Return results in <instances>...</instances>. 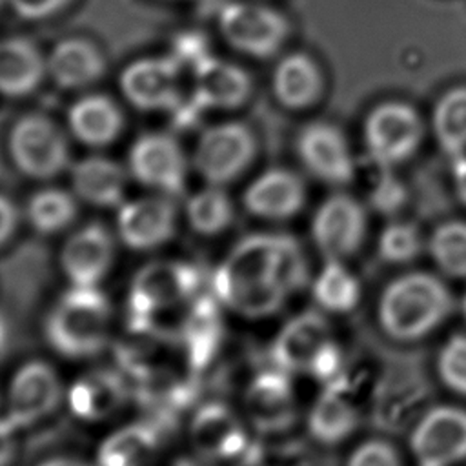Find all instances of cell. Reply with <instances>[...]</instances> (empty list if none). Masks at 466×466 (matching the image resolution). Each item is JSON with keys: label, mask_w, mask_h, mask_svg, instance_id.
Returning <instances> with one entry per match:
<instances>
[{"label": "cell", "mask_w": 466, "mask_h": 466, "mask_svg": "<svg viewBox=\"0 0 466 466\" xmlns=\"http://www.w3.org/2000/svg\"><path fill=\"white\" fill-rule=\"evenodd\" d=\"M308 280L299 242L284 233L240 238L215 271L213 288L222 304L244 317H269Z\"/></svg>", "instance_id": "6da1fadb"}, {"label": "cell", "mask_w": 466, "mask_h": 466, "mask_svg": "<svg viewBox=\"0 0 466 466\" xmlns=\"http://www.w3.org/2000/svg\"><path fill=\"white\" fill-rule=\"evenodd\" d=\"M453 311V297L444 280L428 271H408L390 280L377 300V322L397 342H417Z\"/></svg>", "instance_id": "7a4b0ae2"}, {"label": "cell", "mask_w": 466, "mask_h": 466, "mask_svg": "<svg viewBox=\"0 0 466 466\" xmlns=\"http://www.w3.org/2000/svg\"><path fill=\"white\" fill-rule=\"evenodd\" d=\"M111 319L109 299L98 286H71L49 311L46 337L64 357H93L109 339Z\"/></svg>", "instance_id": "3957f363"}, {"label": "cell", "mask_w": 466, "mask_h": 466, "mask_svg": "<svg viewBox=\"0 0 466 466\" xmlns=\"http://www.w3.org/2000/svg\"><path fill=\"white\" fill-rule=\"evenodd\" d=\"M422 115L406 100H382L373 106L362 124V140L368 162L395 169L410 160L424 140Z\"/></svg>", "instance_id": "277c9868"}, {"label": "cell", "mask_w": 466, "mask_h": 466, "mask_svg": "<svg viewBox=\"0 0 466 466\" xmlns=\"http://www.w3.org/2000/svg\"><path fill=\"white\" fill-rule=\"evenodd\" d=\"M7 147L16 169L35 180H51L71 167L66 135L40 113L24 115L11 126Z\"/></svg>", "instance_id": "5b68a950"}, {"label": "cell", "mask_w": 466, "mask_h": 466, "mask_svg": "<svg viewBox=\"0 0 466 466\" xmlns=\"http://www.w3.org/2000/svg\"><path fill=\"white\" fill-rule=\"evenodd\" d=\"M224 42L248 56L271 58L286 44L291 25L284 13L257 2H229L218 13Z\"/></svg>", "instance_id": "8992f818"}, {"label": "cell", "mask_w": 466, "mask_h": 466, "mask_svg": "<svg viewBox=\"0 0 466 466\" xmlns=\"http://www.w3.org/2000/svg\"><path fill=\"white\" fill-rule=\"evenodd\" d=\"M198 273L186 262L155 260L138 269L129 286V313L135 326L177 309L195 297Z\"/></svg>", "instance_id": "52a82bcc"}, {"label": "cell", "mask_w": 466, "mask_h": 466, "mask_svg": "<svg viewBox=\"0 0 466 466\" xmlns=\"http://www.w3.org/2000/svg\"><path fill=\"white\" fill-rule=\"evenodd\" d=\"M257 155V138L242 122L206 127L193 147L191 164L206 184L224 186L238 178Z\"/></svg>", "instance_id": "ba28073f"}, {"label": "cell", "mask_w": 466, "mask_h": 466, "mask_svg": "<svg viewBox=\"0 0 466 466\" xmlns=\"http://www.w3.org/2000/svg\"><path fill=\"white\" fill-rule=\"evenodd\" d=\"M187 167L186 151L169 133H144L127 151L129 177L138 184L173 198L186 189Z\"/></svg>", "instance_id": "9c48e42d"}, {"label": "cell", "mask_w": 466, "mask_h": 466, "mask_svg": "<svg viewBox=\"0 0 466 466\" xmlns=\"http://www.w3.org/2000/svg\"><path fill=\"white\" fill-rule=\"evenodd\" d=\"M410 450L419 466H455L466 461V410L439 404L411 424Z\"/></svg>", "instance_id": "30bf717a"}, {"label": "cell", "mask_w": 466, "mask_h": 466, "mask_svg": "<svg viewBox=\"0 0 466 466\" xmlns=\"http://www.w3.org/2000/svg\"><path fill=\"white\" fill-rule=\"evenodd\" d=\"M309 229L324 258L344 260L360 249L368 231V213L357 197L333 193L315 209Z\"/></svg>", "instance_id": "8fae6325"}, {"label": "cell", "mask_w": 466, "mask_h": 466, "mask_svg": "<svg viewBox=\"0 0 466 466\" xmlns=\"http://www.w3.org/2000/svg\"><path fill=\"white\" fill-rule=\"evenodd\" d=\"M297 155L306 171L320 182L346 186L355 178V157L337 124L324 120L306 124L297 137Z\"/></svg>", "instance_id": "7c38bea8"}, {"label": "cell", "mask_w": 466, "mask_h": 466, "mask_svg": "<svg viewBox=\"0 0 466 466\" xmlns=\"http://www.w3.org/2000/svg\"><path fill=\"white\" fill-rule=\"evenodd\" d=\"M180 71L173 56H144L120 73L124 98L140 111H171L180 104Z\"/></svg>", "instance_id": "4fadbf2b"}, {"label": "cell", "mask_w": 466, "mask_h": 466, "mask_svg": "<svg viewBox=\"0 0 466 466\" xmlns=\"http://www.w3.org/2000/svg\"><path fill=\"white\" fill-rule=\"evenodd\" d=\"M177 231V206L169 195H147L126 200L116 209V233L124 246L151 251L173 238Z\"/></svg>", "instance_id": "5bb4252c"}, {"label": "cell", "mask_w": 466, "mask_h": 466, "mask_svg": "<svg viewBox=\"0 0 466 466\" xmlns=\"http://www.w3.org/2000/svg\"><path fill=\"white\" fill-rule=\"evenodd\" d=\"M62 399V384L56 371L31 360L18 368L7 388V420L16 428L35 424L51 415Z\"/></svg>", "instance_id": "9a60e30c"}, {"label": "cell", "mask_w": 466, "mask_h": 466, "mask_svg": "<svg viewBox=\"0 0 466 466\" xmlns=\"http://www.w3.org/2000/svg\"><path fill=\"white\" fill-rule=\"evenodd\" d=\"M113 260V235L98 222L73 231L60 249V268L71 286H98L109 273Z\"/></svg>", "instance_id": "2e32d148"}, {"label": "cell", "mask_w": 466, "mask_h": 466, "mask_svg": "<svg viewBox=\"0 0 466 466\" xmlns=\"http://www.w3.org/2000/svg\"><path fill=\"white\" fill-rule=\"evenodd\" d=\"M244 408L248 420L258 431L279 433L288 430L297 417L289 373L273 368L253 377L244 395Z\"/></svg>", "instance_id": "e0dca14e"}, {"label": "cell", "mask_w": 466, "mask_h": 466, "mask_svg": "<svg viewBox=\"0 0 466 466\" xmlns=\"http://www.w3.org/2000/svg\"><path fill=\"white\" fill-rule=\"evenodd\" d=\"M331 340V326L322 311L306 309L288 320L279 331L271 357L275 368L293 375L308 373L320 350Z\"/></svg>", "instance_id": "ac0fdd59"}, {"label": "cell", "mask_w": 466, "mask_h": 466, "mask_svg": "<svg viewBox=\"0 0 466 466\" xmlns=\"http://www.w3.org/2000/svg\"><path fill=\"white\" fill-rule=\"evenodd\" d=\"M350 375L348 371L340 380L322 386L320 395L308 413V431L319 444H340L351 437L360 424V410Z\"/></svg>", "instance_id": "d6986e66"}, {"label": "cell", "mask_w": 466, "mask_h": 466, "mask_svg": "<svg viewBox=\"0 0 466 466\" xmlns=\"http://www.w3.org/2000/svg\"><path fill=\"white\" fill-rule=\"evenodd\" d=\"M304 180L286 167H269L255 177L242 193V204L253 217L288 220L306 204Z\"/></svg>", "instance_id": "ffe728a7"}, {"label": "cell", "mask_w": 466, "mask_h": 466, "mask_svg": "<svg viewBox=\"0 0 466 466\" xmlns=\"http://www.w3.org/2000/svg\"><path fill=\"white\" fill-rule=\"evenodd\" d=\"M253 82L246 69L224 58L206 56L193 67V98L206 109H235L251 96Z\"/></svg>", "instance_id": "44dd1931"}, {"label": "cell", "mask_w": 466, "mask_h": 466, "mask_svg": "<svg viewBox=\"0 0 466 466\" xmlns=\"http://www.w3.org/2000/svg\"><path fill=\"white\" fill-rule=\"evenodd\" d=\"M324 73L319 62L304 51H291L279 58L271 73L275 100L291 111L315 106L324 93Z\"/></svg>", "instance_id": "7402d4cb"}, {"label": "cell", "mask_w": 466, "mask_h": 466, "mask_svg": "<svg viewBox=\"0 0 466 466\" xmlns=\"http://www.w3.org/2000/svg\"><path fill=\"white\" fill-rule=\"evenodd\" d=\"M189 435L195 450L208 459H233L248 444L242 420L222 402L204 404L191 420Z\"/></svg>", "instance_id": "603a6c76"}, {"label": "cell", "mask_w": 466, "mask_h": 466, "mask_svg": "<svg viewBox=\"0 0 466 466\" xmlns=\"http://www.w3.org/2000/svg\"><path fill=\"white\" fill-rule=\"evenodd\" d=\"M127 167L109 157L89 155L71 164V187L76 198L95 208L118 209L126 202Z\"/></svg>", "instance_id": "cb8c5ba5"}, {"label": "cell", "mask_w": 466, "mask_h": 466, "mask_svg": "<svg viewBox=\"0 0 466 466\" xmlns=\"http://www.w3.org/2000/svg\"><path fill=\"white\" fill-rule=\"evenodd\" d=\"M69 133L84 146L106 147L124 129V115L118 104L104 93H87L67 107Z\"/></svg>", "instance_id": "d4e9b609"}, {"label": "cell", "mask_w": 466, "mask_h": 466, "mask_svg": "<svg viewBox=\"0 0 466 466\" xmlns=\"http://www.w3.org/2000/svg\"><path fill=\"white\" fill-rule=\"evenodd\" d=\"M47 76L62 89H82L106 73L102 51L86 38L69 36L56 42L46 56Z\"/></svg>", "instance_id": "484cf974"}, {"label": "cell", "mask_w": 466, "mask_h": 466, "mask_svg": "<svg viewBox=\"0 0 466 466\" xmlns=\"http://www.w3.org/2000/svg\"><path fill=\"white\" fill-rule=\"evenodd\" d=\"M47 76L46 55L24 36L0 38V95L27 96Z\"/></svg>", "instance_id": "4316f807"}, {"label": "cell", "mask_w": 466, "mask_h": 466, "mask_svg": "<svg viewBox=\"0 0 466 466\" xmlns=\"http://www.w3.org/2000/svg\"><path fill=\"white\" fill-rule=\"evenodd\" d=\"M127 399L124 379L113 370L84 373L69 390L71 411L82 420H104L115 415Z\"/></svg>", "instance_id": "83f0119b"}, {"label": "cell", "mask_w": 466, "mask_h": 466, "mask_svg": "<svg viewBox=\"0 0 466 466\" xmlns=\"http://www.w3.org/2000/svg\"><path fill=\"white\" fill-rule=\"evenodd\" d=\"M426 399V388L417 377L388 375L373 400V422L384 431H399L413 424Z\"/></svg>", "instance_id": "f1b7e54d"}, {"label": "cell", "mask_w": 466, "mask_h": 466, "mask_svg": "<svg viewBox=\"0 0 466 466\" xmlns=\"http://www.w3.org/2000/svg\"><path fill=\"white\" fill-rule=\"evenodd\" d=\"M430 126L437 146L450 160L466 155V84L451 86L437 98Z\"/></svg>", "instance_id": "f546056e"}, {"label": "cell", "mask_w": 466, "mask_h": 466, "mask_svg": "<svg viewBox=\"0 0 466 466\" xmlns=\"http://www.w3.org/2000/svg\"><path fill=\"white\" fill-rule=\"evenodd\" d=\"M158 450L153 428L137 422L113 431L98 450V466H147Z\"/></svg>", "instance_id": "4dcf8cb0"}, {"label": "cell", "mask_w": 466, "mask_h": 466, "mask_svg": "<svg viewBox=\"0 0 466 466\" xmlns=\"http://www.w3.org/2000/svg\"><path fill=\"white\" fill-rule=\"evenodd\" d=\"M317 306L328 313H350L360 300V282L339 258H326L311 284Z\"/></svg>", "instance_id": "1f68e13d"}, {"label": "cell", "mask_w": 466, "mask_h": 466, "mask_svg": "<svg viewBox=\"0 0 466 466\" xmlns=\"http://www.w3.org/2000/svg\"><path fill=\"white\" fill-rule=\"evenodd\" d=\"M189 228L204 237H213L229 228L235 218V209L229 195L222 186L206 184L191 193L184 206Z\"/></svg>", "instance_id": "d6a6232c"}, {"label": "cell", "mask_w": 466, "mask_h": 466, "mask_svg": "<svg viewBox=\"0 0 466 466\" xmlns=\"http://www.w3.org/2000/svg\"><path fill=\"white\" fill-rule=\"evenodd\" d=\"M24 213L35 231L55 235L73 224L78 213V204L75 193L49 186L35 191L27 198Z\"/></svg>", "instance_id": "836d02e7"}, {"label": "cell", "mask_w": 466, "mask_h": 466, "mask_svg": "<svg viewBox=\"0 0 466 466\" xmlns=\"http://www.w3.org/2000/svg\"><path fill=\"white\" fill-rule=\"evenodd\" d=\"M426 248L444 275L466 280V220H446L435 226Z\"/></svg>", "instance_id": "e575fe53"}, {"label": "cell", "mask_w": 466, "mask_h": 466, "mask_svg": "<svg viewBox=\"0 0 466 466\" xmlns=\"http://www.w3.org/2000/svg\"><path fill=\"white\" fill-rule=\"evenodd\" d=\"M424 249L420 229L408 220L390 222L379 235L377 253L388 264H408Z\"/></svg>", "instance_id": "d590c367"}, {"label": "cell", "mask_w": 466, "mask_h": 466, "mask_svg": "<svg viewBox=\"0 0 466 466\" xmlns=\"http://www.w3.org/2000/svg\"><path fill=\"white\" fill-rule=\"evenodd\" d=\"M435 368L450 391L466 397V333H455L442 344Z\"/></svg>", "instance_id": "8d00e7d4"}, {"label": "cell", "mask_w": 466, "mask_h": 466, "mask_svg": "<svg viewBox=\"0 0 466 466\" xmlns=\"http://www.w3.org/2000/svg\"><path fill=\"white\" fill-rule=\"evenodd\" d=\"M377 175L368 191V204L382 215H393L402 209L408 200V189L393 169L373 166Z\"/></svg>", "instance_id": "74e56055"}, {"label": "cell", "mask_w": 466, "mask_h": 466, "mask_svg": "<svg viewBox=\"0 0 466 466\" xmlns=\"http://www.w3.org/2000/svg\"><path fill=\"white\" fill-rule=\"evenodd\" d=\"M344 466H404L397 448L379 437L362 441L348 455Z\"/></svg>", "instance_id": "f35d334b"}, {"label": "cell", "mask_w": 466, "mask_h": 466, "mask_svg": "<svg viewBox=\"0 0 466 466\" xmlns=\"http://www.w3.org/2000/svg\"><path fill=\"white\" fill-rule=\"evenodd\" d=\"M346 373H348L346 357L340 346L333 339L320 350V353L315 357L308 371V375H311L322 386H329L340 380Z\"/></svg>", "instance_id": "ab89813d"}, {"label": "cell", "mask_w": 466, "mask_h": 466, "mask_svg": "<svg viewBox=\"0 0 466 466\" xmlns=\"http://www.w3.org/2000/svg\"><path fill=\"white\" fill-rule=\"evenodd\" d=\"M73 0H7L15 15L24 20L38 22L64 11Z\"/></svg>", "instance_id": "60d3db41"}, {"label": "cell", "mask_w": 466, "mask_h": 466, "mask_svg": "<svg viewBox=\"0 0 466 466\" xmlns=\"http://www.w3.org/2000/svg\"><path fill=\"white\" fill-rule=\"evenodd\" d=\"M18 226V208L0 193V248L11 240Z\"/></svg>", "instance_id": "b9f144b4"}, {"label": "cell", "mask_w": 466, "mask_h": 466, "mask_svg": "<svg viewBox=\"0 0 466 466\" xmlns=\"http://www.w3.org/2000/svg\"><path fill=\"white\" fill-rule=\"evenodd\" d=\"M16 426L7 419H0V466H7L16 450Z\"/></svg>", "instance_id": "7bdbcfd3"}, {"label": "cell", "mask_w": 466, "mask_h": 466, "mask_svg": "<svg viewBox=\"0 0 466 466\" xmlns=\"http://www.w3.org/2000/svg\"><path fill=\"white\" fill-rule=\"evenodd\" d=\"M451 178L457 198L466 206V155L451 160Z\"/></svg>", "instance_id": "ee69618b"}, {"label": "cell", "mask_w": 466, "mask_h": 466, "mask_svg": "<svg viewBox=\"0 0 466 466\" xmlns=\"http://www.w3.org/2000/svg\"><path fill=\"white\" fill-rule=\"evenodd\" d=\"M38 466H87V464L78 459H71V457H55V459L44 461Z\"/></svg>", "instance_id": "f6af8a7d"}, {"label": "cell", "mask_w": 466, "mask_h": 466, "mask_svg": "<svg viewBox=\"0 0 466 466\" xmlns=\"http://www.w3.org/2000/svg\"><path fill=\"white\" fill-rule=\"evenodd\" d=\"M459 308H461V313H462V319L466 320V293L462 295V299H461V304H459Z\"/></svg>", "instance_id": "bcb514c9"}, {"label": "cell", "mask_w": 466, "mask_h": 466, "mask_svg": "<svg viewBox=\"0 0 466 466\" xmlns=\"http://www.w3.org/2000/svg\"><path fill=\"white\" fill-rule=\"evenodd\" d=\"M178 466H191V464H187V462H180Z\"/></svg>", "instance_id": "7dc6e473"}, {"label": "cell", "mask_w": 466, "mask_h": 466, "mask_svg": "<svg viewBox=\"0 0 466 466\" xmlns=\"http://www.w3.org/2000/svg\"><path fill=\"white\" fill-rule=\"evenodd\" d=\"M5 2H7V0H0V5H2V4H5Z\"/></svg>", "instance_id": "c3c4849f"}]
</instances>
